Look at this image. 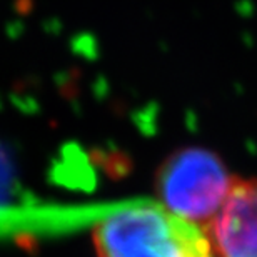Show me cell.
<instances>
[{
	"label": "cell",
	"instance_id": "cell-2",
	"mask_svg": "<svg viewBox=\"0 0 257 257\" xmlns=\"http://www.w3.org/2000/svg\"><path fill=\"white\" fill-rule=\"evenodd\" d=\"M237 179L214 152L186 147L162 162L156 186L164 207L207 227L222 209Z\"/></svg>",
	"mask_w": 257,
	"mask_h": 257
},
{
	"label": "cell",
	"instance_id": "cell-3",
	"mask_svg": "<svg viewBox=\"0 0 257 257\" xmlns=\"http://www.w3.org/2000/svg\"><path fill=\"white\" fill-rule=\"evenodd\" d=\"M205 230L220 257H257V179H237Z\"/></svg>",
	"mask_w": 257,
	"mask_h": 257
},
{
	"label": "cell",
	"instance_id": "cell-1",
	"mask_svg": "<svg viewBox=\"0 0 257 257\" xmlns=\"http://www.w3.org/2000/svg\"><path fill=\"white\" fill-rule=\"evenodd\" d=\"M100 257H214L205 227L171 212L161 202H134L97 224Z\"/></svg>",
	"mask_w": 257,
	"mask_h": 257
}]
</instances>
